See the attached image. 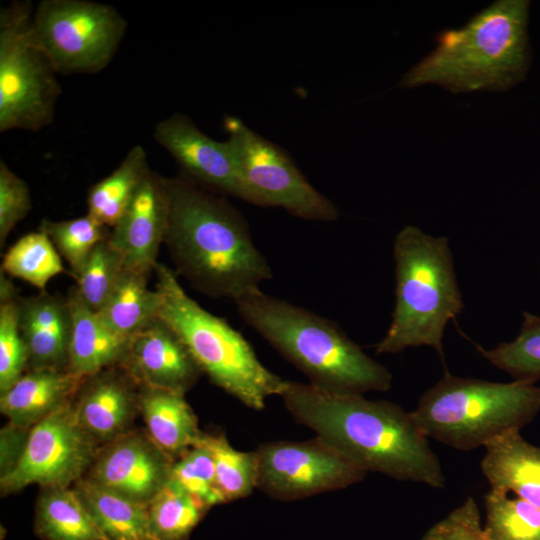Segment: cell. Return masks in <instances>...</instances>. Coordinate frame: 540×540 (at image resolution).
Here are the masks:
<instances>
[{"label": "cell", "mask_w": 540, "mask_h": 540, "mask_svg": "<svg viewBox=\"0 0 540 540\" xmlns=\"http://www.w3.org/2000/svg\"><path fill=\"white\" fill-rule=\"evenodd\" d=\"M280 397L300 424L362 471L445 487L438 456L401 406L295 381L285 382Z\"/></svg>", "instance_id": "6da1fadb"}, {"label": "cell", "mask_w": 540, "mask_h": 540, "mask_svg": "<svg viewBox=\"0 0 540 540\" xmlns=\"http://www.w3.org/2000/svg\"><path fill=\"white\" fill-rule=\"evenodd\" d=\"M169 219L164 243L175 273L212 297L236 300L272 278L242 214L184 175L166 178Z\"/></svg>", "instance_id": "7a4b0ae2"}, {"label": "cell", "mask_w": 540, "mask_h": 540, "mask_svg": "<svg viewBox=\"0 0 540 540\" xmlns=\"http://www.w3.org/2000/svg\"><path fill=\"white\" fill-rule=\"evenodd\" d=\"M242 319L317 387L341 393L386 392L392 374L331 320L260 289L234 301Z\"/></svg>", "instance_id": "3957f363"}, {"label": "cell", "mask_w": 540, "mask_h": 540, "mask_svg": "<svg viewBox=\"0 0 540 540\" xmlns=\"http://www.w3.org/2000/svg\"><path fill=\"white\" fill-rule=\"evenodd\" d=\"M528 6L526 0H499L464 27L445 31L401 85L437 84L455 93L508 89L527 69Z\"/></svg>", "instance_id": "277c9868"}, {"label": "cell", "mask_w": 540, "mask_h": 540, "mask_svg": "<svg viewBox=\"0 0 540 540\" xmlns=\"http://www.w3.org/2000/svg\"><path fill=\"white\" fill-rule=\"evenodd\" d=\"M394 258L396 302L376 353L430 346L443 360L445 327L464 307L448 239L406 226L396 236Z\"/></svg>", "instance_id": "5b68a950"}, {"label": "cell", "mask_w": 540, "mask_h": 540, "mask_svg": "<svg viewBox=\"0 0 540 540\" xmlns=\"http://www.w3.org/2000/svg\"><path fill=\"white\" fill-rule=\"evenodd\" d=\"M154 272L158 316L177 333L201 372L253 410L264 409L269 397L280 396L286 380L259 361L240 332L193 300L167 265L158 262Z\"/></svg>", "instance_id": "8992f818"}, {"label": "cell", "mask_w": 540, "mask_h": 540, "mask_svg": "<svg viewBox=\"0 0 540 540\" xmlns=\"http://www.w3.org/2000/svg\"><path fill=\"white\" fill-rule=\"evenodd\" d=\"M540 411V387L463 378L445 373L419 399L412 417L426 437L454 449L484 447L523 428Z\"/></svg>", "instance_id": "52a82bcc"}, {"label": "cell", "mask_w": 540, "mask_h": 540, "mask_svg": "<svg viewBox=\"0 0 540 540\" xmlns=\"http://www.w3.org/2000/svg\"><path fill=\"white\" fill-rule=\"evenodd\" d=\"M32 4L0 11V131L37 132L53 122L61 86L32 32Z\"/></svg>", "instance_id": "ba28073f"}, {"label": "cell", "mask_w": 540, "mask_h": 540, "mask_svg": "<svg viewBox=\"0 0 540 540\" xmlns=\"http://www.w3.org/2000/svg\"><path fill=\"white\" fill-rule=\"evenodd\" d=\"M33 36L57 74L98 73L108 66L127 29L111 5L87 0H42L32 15Z\"/></svg>", "instance_id": "9c48e42d"}, {"label": "cell", "mask_w": 540, "mask_h": 540, "mask_svg": "<svg viewBox=\"0 0 540 540\" xmlns=\"http://www.w3.org/2000/svg\"><path fill=\"white\" fill-rule=\"evenodd\" d=\"M224 126L236 160L239 199L262 207H281L305 220L338 218L337 207L309 183L284 149L238 118L227 116Z\"/></svg>", "instance_id": "30bf717a"}, {"label": "cell", "mask_w": 540, "mask_h": 540, "mask_svg": "<svg viewBox=\"0 0 540 540\" xmlns=\"http://www.w3.org/2000/svg\"><path fill=\"white\" fill-rule=\"evenodd\" d=\"M96 443L80 425L75 406L65 404L30 428L19 455L3 471V493L32 484L44 489L69 487L90 469Z\"/></svg>", "instance_id": "8fae6325"}, {"label": "cell", "mask_w": 540, "mask_h": 540, "mask_svg": "<svg viewBox=\"0 0 540 540\" xmlns=\"http://www.w3.org/2000/svg\"><path fill=\"white\" fill-rule=\"evenodd\" d=\"M255 454L257 488L279 500L343 489L367 474L317 436L301 442H268Z\"/></svg>", "instance_id": "7c38bea8"}, {"label": "cell", "mask_w": 540, "mask_h": 540, "mask_svg": "<svg viewBox=\"0 0 540 540\" xmlns=\"http://www.w3.org/2000/svg\"><path fill=\"white\" fill-rule=\"evenodd\" d=\"M168 219L166 178L150 170L110 229L109 241L121 254L125 268L148 276L154 271Z\"/></svg>", "instance_id": "4fadbf2b"}, {"label": "cell", "mask_w": 540, "mask_h": 540, "mask_svg": "<svg viewBox=\"0 0 540 540\" xmlns=\"http://www.w3.org/2000/svg\"><path fill=\"white\" fill-rule=\"evenodd\" d=\"M172 463L150 438L125 433L97 454L87 479L148 505L168 482Z\"/></svg>", "instance_id": "5bb4252c"}, {"label": "cell", "mask_w": 540, "mask_h": 540, "mask_svg": "<svg viewBox=\"0 0 540 540\" xmlns=\"http://www.w3.org/2000/svg\"><path fill=\"white\" fill-rule=\"evenodd\" d=\"M154 139L194 182L239 198L237 165L228 140H213L181 113L159 121L154 129Z\"/></svg>", "instance_id": "9a60e30c"}, {"label": "cell", "mask_w": 540, "mask_h": 540, "mask_svg": "<svg viewBox=\"0 0 540 540\" xmlns=\"http://www.w3.org/2000/svg\"><path fill=\"white\" fill-rule=\"evenodd\" d=\"M120 365L141 386L183 394L201 373L180 337L159 316L129 338Z\"/></svg>", "instance_id": "2e32d148"}, {"label": "cell", "mask_w": 540, "mask_h": 540, "mask_svg": "<svg viewBox=\"0 0 540 540\" xmlns=\"http://www.w3.org/2000/svg\"><path fill=\"white\" fill-rule=\"evenodd\" d=\"M20 332L31 369H67L71 312L67 299L42 292L18 298Z\"/></svg>", "instance_id": "e0dca14e"}, {"label": "cell", "mask_w": 540, "mask_h": 540, "mask_svg": "<svg viewBox=\"0 0 540 540\" xmlns=\"http://www.w3.org/2000/svg\"><path fill=\"white\" fill-rule=\"evenodd\" d=\"M79 391L76 415L95 441L110 443L126 433L138 406L127 378L105 369L85 378Z\"/></svg>", "instance_id": "ac0fdd59"}, {"label": "cell", "mask_w": 540, "mask_h": 540, "mask_svg": "<svg viewBox=\"0 0 540 540\" xmlns=\"http://www.w3.org/2000/svg\"><path fill=\"white\" fill-rule=\"evenodd\" d=\"M67 301L72 321L67 370L85 379L120 364L130 337L109 328L98 312L85 304L75 287L70 289Z\"/></svg>", "instance_id": "d6986e66"}, {"label": "cell", "mask_w": 540, "mask_h": 540, "mask_svg": "<svg viewBox=\"0 0 540 540\" xmlns=\"http://www.w3.org/2000/svg\"><path fill=\"white\" fill-rule=\"evenodd\" d=\"M83 381L67 369H30L1 393V412L14 427L31 428L71 402Z\"/></svg>", "instance_id": "ffe728a7"}, {"label": "cell", "mask_w": 540, "mask_h": 540, "mask_svg": "<svg viewBox=\"0 0 540 540\" xmlns=\"http://www.w3.org/2000/svg\"><path fill=\"white\" fill-rule=\"evenodd\" d=\"M484 449L480 467L491 489L513 493L540 507V448L514 429L499 435Z\"/></svg>", "instance_id": "44dd1931"}, {"label": "cell", "mask_w": 540, "mask_h": 540, "mask_svg": "<svg viewBox=\"0 0 540 540\" xmlns=\"http://www.w3.org/2000/svg\"><path fill=\"white\" fill-rule=\"evenodd\" d=\"M138 407L149 438L171 460L179 458L197 443L202 432L183 393L142 386Z\"/></svg>", "instance_id": "7402d4cb"}, {"label": "cell", "mask_w": 540, "mask_h": 540, "mask_svg": "<svg viewBox=\"0 0 540 540\" xmlns=\"http://www.w3.org/2000/svg\"><path fill=\"white\" fill-rule=\"evenodd\" d=\"M34 532L42 540H109L78 492L46 488L35 509Z\"/></svg>", "instance_id": "603a6c76"}, {"label": "cell", "mask_w": 540, "mask_h": 540, "mask_svg": "<svg viewBox=\"0 0 540 540\" xmlns=\"http://www.w3.org/2000/svg\"><path fill=\"white\" fill-rule=\"evenodd\" d=\"M75 490L109 540H155L150 529L147 504L89 479L76 482Z\"/></svg>", "instance_id": "cb8c5ba5"}, {"label": "cell", "mask_w": 540, "mask_h": 540, "mask_svg": "<svg viewBox=\"0 0 540 540\" xmlns=\"http://www.w3.org/2000/svg\"><path fill=\"white\" fill-rule=\"evenodd\" d=\"M148 278L146 274L124 267L98 311L104 323L116 333L131 337L158 317L159 296L155 289L148 287Z\"/></svg>", "instance_id": "d4e9b609"}, {"label": "cell", "mask_w": 540, "mask_h": 540, "mask_svg": "<svg viewBox=\"0 0 540 540\" xmlns=\"http://www.w3.org/2000/svg\"><path fill=\"white\" fill-rule=\"evenodd\" d=\"M150 170L144 147L133 146L114 171L90 187L87 214L112 228Z\"/></svg>", "instance_id": "484cf974"}, {"label": "cell", "mask_w": 540, "mask_h": 540, "mask_svg": "<svg viewBox=\"0 0 540 540\" xmlns=\"http://www.w3.org/2000/svg\"><path fill=\"white\" fill-rule=\"evenodd\" d=\"M147 506L155 540H187L210 509L170 479Z\"/></svg>", "instance_id": "4316f807"}, {"label": "cell", "mask_w": 540, "mask_h": 540, "mask_svg": "<svg viewBox=\"0 0 540 540\" xmlns=\"http://www.w3.org/2000/svg\"><path fill=\"white\" fill-rule=\"evenodd\" d=\"M1 271L44 291L53 277L64 272V265L49 236L38 230L25 234L6 251Z\"/></svg>", "instance_id": "83f0119b"}, {"label": "cell", "mask_w": 540, "mask_h": 540, "mask_svg": "<svg viewBox=\"0 0 540 540\" xmlns=\"http://www.w3.org/2000/svg\"><path fill=\"white\" fill-rule=\"evenodd\" d=\"M484 507L490 540H540V507L496 489L485 494Z\"/></svg>", "instance_id": "f1b7e54d"}, {"label": "cell", "mask_w": 540, "mask_h": 540, "mask_svg": "<svg viewBox=\"0 0 540 540\" xmlns=\"http://www.w3.org/2000/svg\"><path fill=\"white\" fill-rule=\"evenodd\" d=\"M199 441L212 454L217 486L225 503L245 498L257 488L255 451H238L221 434L213 435L202 432Z\"/></svg>", "instance_id": "f546056e"}, {"label": "cell", "mask_w": 540, "mask_h": 540, "mask_svg": "<svg viewBox=\"0 0 540 540\" xmlns=\"http://www.w3.org/2000/svg\"><path fill=\"white\" fill-rule=\"evenodd\" d=\"M478 351L495 367L515 380L535 383L540 380V316L523 312L518 336L510 342Z\"/></svg>", "instance_id": "4dcf8cb0"}, {"label": "cell", "mask_w": 540, "mask_h": 540, "mask_svg": "<svg viewBox=\"0 0 540 540\" xmlns=\"http://www.w3.org/2000/svg\"><path fill=\"white\" fill-rule=\"evenodd\" d=\"M17 290L9 278L0 277V391L9 389L28 365V352L20 332Z\"/></svg>", "instance_id": "1f68e13d"}, {"label": "cell", "mask_w": 540, "mask_h": 540, "mask_svg": "<svg viewBox=\"0 0 540 540\" xmlns=\"http://www.w3.org/2000/svg\"><path fill=\"white\" fill-rule=\"evenodd\" d=\"M124 262L109 237L95 246L81 267L72 276L76 290L85 304L99 311L113 290Z\"/></svg>", "instance_id": "d6a6232c"}, {"label": "cell", "mask_w": 540, "mask_h": 540, "mask_svg": "<svg viewBox=\"0 0 540 540\" xmlns=\"http://www.w3.org/2000/svg\"><path fill=\"white\" fill-rule=\"evenodd\" d=\"M39 230L49 236L60 256L67 261L71 275L81 267L95 246L110 234L107 226L88 214L63 221L43 219Z\"/></svg>", "instance_id": "836d02e7"}, {"label": "cell", "mask_w": 540, "mask_h": 540, "mask_svg": "<svg viewBox=\"0 0 540 540\" xmlns=\"http://www.w3.org/2000/svg\"><path fill=\"white\" fill-rule=\"evenodd\" d=\"M169 479L201 499L209 508L225 503L217 486L212 454L199 439L172 463Z\"/></svg>", "instance_id": "e575fe53"}, {"label": "cell", "mask_w": 540, "mask_h": 540, "mask_svg": "<svg viewBox=\"0 0 540 540\" xmlns=\"http://www.w3.org/2000/svg\"><path fill=\"white\" fill-rule=\"evenodd\" d=\"M32 207L30 191L26 182L0 160V245L14 227L22 221Z\"/></svg>", "instance_id": "d590c367"}, {"label": "cell", "mask_w": 540, "mask_h": 540, "mask_svg": "<svg viewBox=\"0 0 540 540\" xmlns=\"http://www.w3.org/2000/svg\"><path fill=\"white\" fill-rule=\"evenodd\" d=\"M421 540H490L475 499L468 496L458 507L432 525Z\"/></svg>", "instance_id": "8d00e7d4"}]
</instances>
